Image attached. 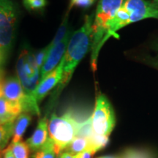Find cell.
Wrapping results in <instances>:
<instances>
[{"mask_svg":"<svg viewBox=\"0 0 158 158\" xmlns=\"http://www.w3.org/2000/svg\"><path fill=\"white\" fill-rule=\"evenodd\" d=\"M93 21V15L86 16L82 27L71 35L66 52L62 58V77L57 92H60L70 81L76 67L92 47Z\"/></svg>","mask_w":158,"mask_h":158,"instance_id":"obj_1","label":"cell"},{"mask_svg":"<svg viewBox=\"0 0 158 158\" xmlns=\"http://www.w3.org/2000/svg\"><path fill=\"white\" fill-rule=\"evenodd\" d=\"M124 0H100L97 7L92 26V43L91 64L92 70L95 71L97 61L102 41L106 32L108 23L123 5Z\"/></svg>","mask_w":158,"mask_h":158,"instance_id":"obj_2","label":"cell"},{"mask_svg":"<svg viewBox=\"0 0 158 158\" xmlns=\"http://www.w3.org/2000/svg\"><path fill=\"white\" fill-rule=\"evenodd\" d=\"M81 122L78 121L70 112L62 116H56L55 114L51 115L48 121V137L54 143L58 155H60L69 143L78 135Z\"/></svg>","mask_w":158,"mask_h":158,"instance_id":"obj_3","label":"cell"},{"mask_svg":"<svg viewBox=\"0 0 158 158\" xmlns=\"http://www.w3.org/2000/svg\"><path fill=\"white\" fill-rule=\"evenodd\" d=\"M17 76L28 100L34 106H38L35 92L40 81V69L37 65L35 57L31 51H21L18 60Z\"/></svg>","mask_w":158,"mask_h":158,"instance_id":"obj_4","label":"cell"},{"mask_svg":"<svg viewBox=\"0 0 158 158\" xmlns=\"http://www.w3.org/2000/svg\"><path fill=\"white\" fill-rule=\"evenodd\" d=\"M92 127L95 135L109 137L116 124V116L109 100L105 94H99L91 116Z\"/></svg>","mask_w":158,"mask_h":158,"instance_id":"obj_5","label":"cell"},{"mask_svg":"<svg viewBox=\"0 0 158 158\" xmlns=\"http://www.w3.org/2000/svg\"><path fill=\"white\" fill-rule=\"evenodd\" d=\"M17 8L13 0H0V53L6 56L13 44Z\"/></svg>","mask_w":158,"mask_h":158,"instance_id":"obj_6","label":"cell"},{"mask_svg":"<svg viewBox=\"0 0 158 158\" xmlns=\"http://www.w3.org/2000/svg\"><path fill=\"white\" fill-rule=\"evenodd\" d=\"M122 7L130 13V23L147 19H158V7L147 0H124Z\"/></svg>","mask_w":158,"mask_h":158,"instance_id":"obj_7","label":"cell"},{"mask_svg":"<svg viewBox=\"0 0 158 158\" xmlns=\"http://www.w3.org/2000/svg\"><path fill=\"white\" fill-rule=\"evenodd\" d=\"M70 37L71 30L70 29L64 38L60 43L54 45L49 50L48 56L40 69V81L43 80L47 75L50 73L51 71L54 70L62 61L63 56L66 52L67 47H68V43L70 41Z\"/></svg>","mask_w":158,"mask_h":158,"instance_id":"obj_8","label":"cell"},{"mask_svg":"<svg viewBox=\"0 0 158 158\" xmlns=\"http://www.w3.org/2000/svg\"><path fill=\"white\" fill-rule=\"evenodd\" d=\"M63 59H62L58 66L43 80L40 81L38 86L35 92V98L37 103L41 102L43 99L49 93V92L59 84L62 77Z\"/></svg>","mask_w":158,"mask_h":158,"instance_id":"obj_9","label":"cell"},{"mask_svg":"<svg viewBox=\"0 0 158 158\" xmlns=\"http://www.w3.org/2000/svg\"><path fill=\"white\" fill-rule=\"evenodd\" d=\"M48 121L47 116L41 118L38 122L34 133L26 141L29 150L35 152L42 147L48 139Z\"/></svg>","mask_w":158,"mask_h":158,"instance_id":"obj_10","label":"cell"},{"mask_svg":"<svg viewBox=\"0 0 158 158\" xmlns=\"http://www.w3.org/2000/svg\"><path fill=\"white\" fill-rule=\"evenodd\" d=\"M22 112V108L20 105L13 103L4 97L0 98V122L2 124L14 122Z\"/></svg>","mask_w":158,"mask_h":158,"instance_id":"obj_11","label":"cell"},{"mask_svg":"<svg viewBox=\"0 0 158 158\" xmlns=\"http://www.w3.org/2000/svg\"><path fill=\"white\" fill-rule=\"evenodd\" d=\"M31 121V116L30 114L23 112L18 116L14 122V128H13V135L12 137V143H18L21 141L23 134L29 124Z\"/></svg>","mask_w":158,"mask_h":158,"instance_id":"obj_12","label":"cell"},{"mask_svg":"<svg viewBox=\"0 0 158 158\" xmlns=\"http://www.w3.org/2000/svg\"><path fill=\"white\" fill-rule=\"evenodd\" d=\"M89 149H92V148H91L89 140L88 138L76 136V137L69 143L68 147L65 148L64 151L70 154V155H75L78 153L82 152L85 151V150H87Z\"/></svg>","mask_w":158,"mask_h":158,"instance_id":"obj_13","label":"cell"},{"mask_svg":"<svg viewBox=\"0 0 158 158\" xmlns=\"http://www.w3.org/2000/svg\"><path fill=\"white\" fill-rule=\"evenodd\" d=\"M59 157L60 155L56 152L54 143L48 137L46 143L42 147L33 152L30 158H59Z\"/></svg>","mask_w":158,"mask_h":158,"instance_id":"obj_14","label":"cell"},{"mask_svg":"<svg viewBox=\"0 0 158 158\" xmlns=\"http://www.w3.org/2000/svg\"><path fill=\"white\" fill-rule=\"evenodd\" d=\"M14 122H10L0 125V152H3L10 138L13 137Z\"/></svg>","mask_w":158,"mask_h":158,"instance_id":"obj_15","label":"cell"},{"mask_svg":"<svg viewBox=\"0 0 158 158\" xmlns=\"http://www.w3.org/2000/svg\"><path fill=\"white\" fill-rule=\"evenodd\" d=\"M68 12L67 13L66 16L64 17V20L62 21V23H61L60 27H59L56 35H55L54 39H53L52 42L48 45L49 50H50L52 47H54V45H56V44H58L59 43H60L61 41L64 38L65 36H66L68 31L70 30V29H68Z\"/></svg>","mask_w":158,"mask_h":158,"instance_id":"obj_16","label":"cell"},{"mask_svg":"<svg viewBox=\"0 0 158 158\" xmlns=\"http://www.w3.org/2000/svg\"><path fill=\"white\" fill-rule=\"evenodd\" d=\"M8 147L10 148L15 158H29V149L26 142L21 141L18 143H11Z\"/></svg>","mask_w":158,"mask_h":158,"instance_id":"obj_17","label":"cell"},{"mask_svg":"<svg viewBox=\"0 0 158 158\" xmlns=\"http://www.w3.org/2000/svg\"><path fill=\"white\" fill-rule=\"evenodd\" d=\"M48 51H49V48L48 46H47L43 49H42V50L40 51L35 56L37 65L38 66V68L40 69L42 68L43 64H44L45 59H46L47 56H48Z\"/></svg>","mask_w":158,"mask_h":158,"instance_id":"obj_18","label":"cell"},{"mask_svg":"<svg viewBox=\"0 0 158 158\" xmlns=\"http://www.w3.org/2000/svg\"><path fill=\"white\" fill-rule=\"evenodd\" d=\"M121 158H150L147 153L137 150H128L120 156Z\"/></svg>","mask_w":158,"mask_h":158,"instance_id":"obj_19","label":"cell"},{"mask_svg":"<svg viewBox=\"0 0 158 158\" xmlns=\"http://www.w3.org/2000/svg\"><path fill=\"white\" fill-rule=\"evenodd\" d=\"M23 3L27 8L38 10L45 7L46 5V1L45 0H28Z\"/></svg>","mask_w":158,"mask_h":158,"instance_id":"obj_20","label":"cell"},{"mask_svg":"<svg viewBox=\"0 0 158 158\" xmlns=\"http://www.w3.org/2000/svg\"><path fill=\"white\" fill-rule=\"evenodd\" d=\"M94 0H76V2L73 3V5L78 6V7H89L91 5H92L94 3Z\"/></svg>","mask_w":158,"mask_h":158,"instance_id":"obj_21","label":"cell"},{"mask_svg":"<svg viewBox=\"0 0 158 158\" xmlns=\"http://www.w3.org/2000/svg\"><path fill=\"white\" fill-rule=\"evenodd\" d=\"M95 153V152L93 151L92 149H87L85 151L82 152L75 155V158H92V156Z\"/></svg>","mask_w":158,"mask_h":158,"instance_id":"obj_22","label":"cell"},{"mask_svg":"<svg viewBox=\"0 0 158 158\" xmlns=\"http://www.w3.org/2000/svg\"><path fill=\"white\" fill-rule=\"evenodd\" d=\"M2 158H15L13 152H12L10 148L9 147H7L5 151L2 152Z\"/></svg>","mask_w":158,"mask_h":158,"instance_id":"obj_23","label":"cell"},{"mask_svg":"<svg viewBox=\"0 0 158 158\" xmlns=\"http://www.w3.org/2000/svg\"><path fill=\"white\" fill-rule=\"evenodd\" d=\"M60 157L62 158H75L74 155H70V154L66 152H63L60 155Z\"/></svg>","mask_w":158,"mask_h":158,"instance_id":"obj_24","label":"cell"},{"mask_svg":"<svg viewBox=\"0 0 158 158\" xmlns=\"http://www.w3.org/2000/svg\"><path fill=\"white\" fill-rule=\"evenodd\" d=\"M98 158H121L120 156H116V155H106V156H102Z\"/></svg>","mask_w":158,"mask_h":158,"instance_id":"obj_25","label":"cell"},{"mask_svg":"<svg viewBox=\"0 0 158 158\" xmlns=\"http://www.w3.org/2000/svg\"><path fill=\"white\" fill-rule=\"evenodd\" d=\"M5 55H3L2 53H0V65L3 64L4 62H5Z\"/></svg>","mask_w":158,"mask_h":158,"instance_id":"obj_26","label":"cell"},{"mask_svg":"<svg viewBox=\"0 0 158 158\" xmlns=\"http://www.w3.org/2000/svg\"><path fill=\"white\" fill-rule=\"evenodd\" d=\"M3 97V82L0 81V98Z\"/></svg>","mask_w":158,"mask_h":158,"instance_id":"obj_27","label":"cell"},{"mask_svg":"<svg viewBox=\"0 0 158 158\" xmlns=\"http://www.w3.org/2000/svg\"><path fill=\"white\" fill-rule=\"evenodd\" d=\"M4 76V71L0 69V81H2V77Z\"/></svg>","mask_w":158,"mask_h":158,"instance_id":"obj_28","label":"cell"},{"mask_svg":"<svg viewBox=\"0 0 158 158\" xmlns=\"http://www.w3.org/2000/svg\"><path fill=\"white\" fill-rule=\"evenodd\" d=\"M152 2L154 4V5H155L156 7H158V0H152Z\"/></svg>","mask_w":158,"mask_h":158,"instance_id":"obj_29","label":"cell"},{"mask_svg":"<svg viewBox=\"0 0 158 158\" xmlns=\"http://www.w3.org/2000/svg\"><path fill=\"white\" fill-rule=\"evenodd\" d=\"M76 1V0H71V2H70V9L71 8V7H73V3H74ZM70 9H69V10H70Z\"/></svg>","mask_w":158,"mask_h":158,"instance_id":"obj_30","label":"cell"},{"mask_svg":"<svg viewBox=\"0 0 158 158\" xmlns=\"http://www.w3.org/2000/svg\"><path fill=\"white\" fill-rule=\"evenodd\" d=\"M2 152H0V158H2Z\"/></svg>","mask_w":158,"mask_h":158,"instance_id":"obj_31","label":"cell"},{"mask_svg":"<svg viewBox=\"0 0 158 158\" xmlns=\"http://www.w3.org/2000/svg\"><path fill=\"white\" fill-rule=\"evenodd\" d=\"M28 0H23V2H27Z\"/></svg>","mask_w":158,"mask_h":158,"instance_id":"obj_32","label":"cell"},{"mask_svg":"<svg viewBox=\"0 0 158 158\" xmlns=\"http://www.w3.org/2000/svg\"><path fill=\"white\" fill-rule=\"evenodd\" d=\"M1 124H1V122H0V125H1Z\"/></svg>","mask_w":158,"mask_h":158,"instance_id":"obj_33","label":"cell"},{"mask_svg":"<svg viewBox=\"0 0 158 158\" xmlns=\"http://www.w3.org/2000/svg\"><path fill=\"white\" fill-rule=\"evenodd\" d=\"M59 158H62V157H59Z\"/></svg>","mask_w":158,"mask_h":158,"instance_id":"obj_34","label":"cell"},{"mask_svg":"<svg viewBox=\"0 0 158 158\" xmlns=\"http://www.w3.org/2000/svg\"><path fill=\"white\" fill-rule=\"evenodd\" d=\"M94 1H96V0H94Z\"/></svg>","mask_w":158,"mask_h":158,"instance_id":"obj_35","label":"cell"},{"mask_svg":"<svg viewBox=\"0 0 158 158\" xmlns=\"http://www.w3.org/2000/svg\"></svg>","mask_w":158,"mask_h":158,"instance_id":"obj_36","label":"cell"}]
</instances>
